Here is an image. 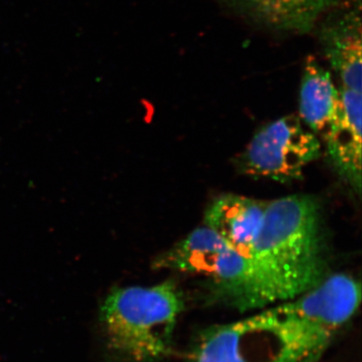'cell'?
Masks as SVG:
<instances>
[{"label": "cell", "instance_id": "obj_1", "mask_svg": "<svg viewBox=\"0 0 362 362\" xmlns=\"http://www.w3.org/2000/svg\"><path fill=\"white\" fill-rule=\"evenodd\" d=\"M361 300L356 279L327 276L299 296L209 331L195 362H314L356 314Z\"/></svg>", "mask_w": 362, "mask_h": 362}, {"label": "cell", "instance_id": "obj_2", "mask_svg": "<svg viewBox=\"0 0 362 362\" xmlns=\"http://www.w3.org/2000/svg\"><path fill=\"white\" fill-rule=\"evenodd\" d=\"M247 264L242 312L261 310L320 284L327 264L318 202L294 194L268 202Z\"/></svg>", "mask_w": 362, "mask_h": 362}, {"label": "cell", "instance_id": "obj_3", "mask_svg": "<svg viewBox=\"0 0 362 362\" xmlns=\"http://www.w3.org/2000/svg\"><path fill=\"white\" fill-rule=\"evenodd\" d=\"M183 308L182 294L173 281L151 287L114 288L100 310L109 349L129 362L168 356Z\"/></svg>", "mask_w": 362, "mask_h": 362}, {"label": "cell", "instance_id": "obj_4", "mask_svg": "<svg viewBox=\"0 0 362 362\" xmlns=\"http://www.w3.org/2000/svg\"><path fill=\"white\" fill-rule=\"evenodd\" d=\"M153 267L206 276L218 297L240 310L247 285V259L226 246L207 226L195 228L162 252L154 259Z\"/></svg>", "mask_w": 362, "mask_h": 362}, {"label": "cell", "instance_id": "obj_5", "mask_svg": "<svg viewBox=\"0 0 362 362\" xmlns=\"http://www.w3.org/2000/svg\"><path fill=\"white\" fill-rule=\"evenodd\" d=\"M320 140L305 129L301 119L287 115L255 134L240 154V169L245 175L291 182L303 176L304 169L320 156Z\"/></svg>", "mask_w": 362, "mask_h": 362}, {"label": "cell", "instance_id": "obj_6", "mask_svg": "<svg viewBox=\"0 0 362 362\" xmlns=\"http://www.w3.org/2000/svg\"><path fill=\"white\" fill-rule=\"evenodd\" d=\"M268 202L237 194H225L209 204L204 226L216 233L226 246L244 258L251 256Z\"/></svg>", "mask_w": 362, "mask_h": 362}, {"label": "cell", "instance_id": "obj_7", "mask_svg": "<svg viewBox=\"0 0 362 362\" xmlns=\"http://www.w3.org/2000/svg\"><path fill=\"white\" fill-rule=\"evenodd\" d=\"M361 93L342 87L337 118L325 142L334 168L356 194L361 192Z\"/></svg>", "mask_w": 362, "mask_h": 362}, {"label": "cell", "instance_id": "obj_8", "mask_svg": "<svg viewBox=\"0 0 362 362\" xmlns=\"http://www.w3.org/2000/svg\"><path fill=\"white\" fill-rule=\"evenodd\" d=\"M240 16L275 32L310 33L342 0H223Z\"/></svg>", "mask_w": 362, "mask_h": 362}, {"label": "cell", "instance_id": "obj_9", "mask_svg": "<svg viewBox=\"0 0 362 362\" xmlns=\"http://www.w3.org/2000/svg\"><path fill=\"white\" fill-rule=\"evenodd\" d=\"M319 40L342 87L361 93V6L329 16L321 25Z\"/></svg>", "mask_w": 362, "mask_h": 362}, {"label": "cell", "instance_id": "obj_10", "mask_svg": "<svg viewBox=\"0 0 362 362\" xmlns=\"http://www.w3.org/2000/svg\"><path fill=\"white\" fill-rule=\"evenodd\" d=\"M338 103L339 90L330 71L309 56L300 86L299 118L314 134L325 139L337 118Z\"/></svg>", "mask_w": 362, "mask_h": 362}]
</instances>
